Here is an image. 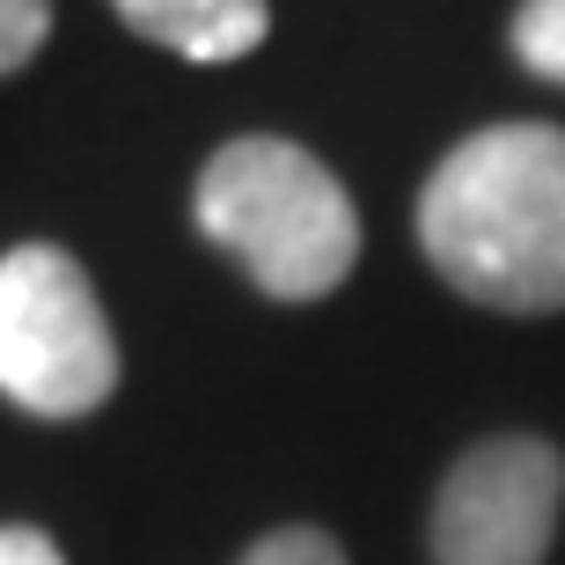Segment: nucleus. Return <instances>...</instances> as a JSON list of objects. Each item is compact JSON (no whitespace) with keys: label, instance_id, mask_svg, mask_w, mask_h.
Segmentation results:
<instances>
[{"label":"nucleus","instance_id":"nucleus-5","mask_svg":"<svg viewBox=\"0 0 565 565\" xmlns=\"http://www.w3.org/2000/svg\"><path fill=\"white\" fill-rule=\"evenodd\" d=\"M126 30H140L147 44H162L177 60H199V66H228L243 52L265 44L273 30V8L265 0H110Z\"/></svg>","mask_w":565,"mask_h":565},{"label":"nucleus","instance_id":"nucleus-6","mask_svg":"<svg viewBox=\"0 0 565 565\" xmlns=\"http://www.w3.org/2000/svg\"><path fill=\"white\" fill-rule=\"evenodd\" d=\"M514 60L544 82H565V0H522L514 8Z\"/></svg>","mask_w":565,"mask_h":565},{"label":"nucleus","instance_id":"nucleus-8","mask_svg":"<svg viewBox=\"0 0 565 565\" xmlns=\"http://www.w3.org/2000/svg\"><path fill=\"white\" fill-rule=\"evenodd\" d=\"M235 565H345V551L323 529H273L265 544H250Z\"/></svg>","mask_w":565,"mask_h":565},{"label":"nucleus","instance_id":"nucleus-3","mask_svg":"<svg viewBox=\"0 0 565 565\" xmlns=\"http://www.w3.org/2000/svg\"><path fill=\"white\" fill-rule=\"evenodd\" d=\"M118 390V338L88 273L52 243L0 257V397L38 419H82Z\"/></svg>","mask_w":565,"mask_h":565},{"label":"nucleus","instance_id":"nucleus-2","mask_svg":"<svg viewBox=\"0 0 565 565\" xmlns=\"http://www.w3.org/2000/svg\"><path fill=\"white\" fill-rule=\"evenodd\" d=\"M199 228L273 301L338 294L360 257V213L331 169L294 140H228L199 169Z\"/></svg>","mask_w":565,"mask_h":565},{"label":"nucleus","instance_id":"nucleus-9","mask_svg":"<svg viewBox=\"0 0 565 565\" xmlns=\"http://www.w3.org/2000/svg\"><path fill=\"white\" fill-rule=\"evenodd\" d=\"M0 565H66L44 529H0Z\"/></svg>","mask_w":565,"mask_h":565},{"label":"nucleus","instance_id":"nucleus-7","mask_svg":"<svg viewBox=\"0 0 565 565\" xmlns=\"http://www.w3.org/2000/svg\"><path fill=\"white\" fill-rule=\"evenodd\" d=\"M52 38V0H0V74L30 66Z\"/></svg>","mask_w":565,"mask_h":565},{"label":"nucleus","instance_id":"nucleus-4","mask_svg":"<svg viewBox=\"0 0 565 565\" xmlns=\"http://www.w3.org/2000/svg\"><path fill=\"white\" fill-rule=\"evenodd\" d=\"M565 507V462L551 440H478L434 492V565H544Z\"/></svg>","mask_w":565,"mask_h":565},{"label":"nucleus","instance_id":"nucleus-1","mask_svg":"<svg viewBox=\"0 0 565 565\" xmlns=\"http://www.w3.org/2000/svg\"><path fill=\"white\" fill-rule=\"evenodd\" d=\"M419 243L484 309H565V132L484 126L448 147L419 191Z\"/></svg>","mask_w":565,"mask_h":565}]
</instances>
